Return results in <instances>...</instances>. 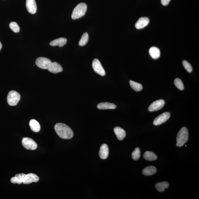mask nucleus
<instances>
[{"label": "nucleus", "mask_w": 199, "mask_h": 199, "mask_svg": "<svg viewBox=\"0 0 199 199\" xmlns=\"http://www.w3.org/2000/svg\"><path fill=\"white\" fill-rule=\"evenodd\" d=\"M52 62L50 59L45 57H39L36 60V64L38 67L42 69H47L51 64Z\"/></svg>", "instance_id": "nucleus-6"}, {"label": "nucleus", "mask_w": 199, "mask_h": 199, "mask_svg": "<svg viewBox=\"0 0 199 199\" xmlns=\"http://www.w3.org/2000/svg\"><path fill=\"white\" fill-rule=\"evenodd\" d=\"M169 187V184L166 182H158L155 185V187L157 190L160 192H163L164 190L167 189Z\"/></svg>", "instance_id": "nucleus-22"}, {"label": "nucleus", "mask_w": 199, "mask_h": 199, "mask_svg": "<svg viewBox=\"0 0 199 199\" xmlns=\"http://www.w3.org/2000/svg\"><path fill=\"white\" fill-rule=\"evenodd\" d=\"M117 107L115 104L108 102L101 103L97 106V108L100 110L115 109Z\"/></svg>", "instance_id": "nucleus-16"}, {"label": "nucleus", "mask_w": 199, "mask_h": 199, "mask_svg": "<svg viewBox=\"0 0 199 199\" xmlns=\"http://www.w3.org/2000/svg\"><path fill=\"white\" fill-rule=\"evenodd\" d=\"M99 155L102 159H106L107 158L109 155V148L107 145L103 144L101 146L99 150Z\"/></svg>", "instance_id": "nucleus-14"}, {"label": "nucleus", "mask_w": 199, "mask_h": 199, "mask_svg": "<svg viewBox=\"0 0 199 199\" xmlns=\"http://www.w3.org/2000/svg\"><path fill=\"white\" fill-rule=\"evenodd\" d=\"M174 83L175 86L179 89L181 90H184V86L181 80L179 78L175 79L174 81Z\"/></svg>", "instance_id": "nucleus-28"}, {"label": "nucleus", "mask_w": 199, "mask_h": 199, "mask_svg": "<svg viewBox=\"0 0 199 199\" xmlns=\"http://www.w3.org/2000/svg\"><path fill=\"white\" fill-rule=\"evenodd\" d=\"M26 175L25 174H18L16 175L15 177H13L11 179V182L13 184H19L23 183V180Z\"/></svg>", "instance_id": "nucleus-17"}, {"label": "nucleus", "mask_w": 199, "mask_h": 199, "mask_svg": "<svg viewBox=\"0 0 199 199\" xmlns=\"http://www.w3.org/2000/svg\"><path fill=\"white\" fill-rule=\"evenodd\" d=\"M182 64H183L184 68H185V69L188 72H189V73H191V72H192V67L191 64L188 61L186 60L183 61V62H182Z\"/></svg>", "instance_id": "nucleus-29"}, {"label": "nucleus", "mask_w": 199, "mask_h": 199, "mask_svg": "<svg viewBox=\"0 0 199 199\" xmlns=\"http://www.w3.org/2000/svg\"><path fill=\"white\" fill-rule=\"evenodd\" d=\"M23 147L26 149L30 150H34L37 149V145L35 141L29 137H23L22 141Z\"/></svg>", "instance_id": "nucleus-5"}, {"label": "nucleus", "mask_w": 199, "mask_h": 199, "mask_svg": "<svg viewBox=\"0 0 199 199\" xmlns=\"http://www.w3.org/2000/svg\"><path fill=\"white\" fill-rule=\"evenodd\" d=\"M189 137V132L187 128L185 127L182 128L177 135L176 145L178 147L183 146L187 142Z\"/></svg>", "instance_id": "nucleus-2"}, {"label": "nucleus", "mask_w": 199, "mask_h": 199, "mask_svg": "<svg viewBox=\"0 0 199 199\" xmlns=\"http://www.w3.org/2000/svg\"><path fill=\"white\" fill-rule=\"evenodd\" d=\"M26 7L28 12L31 14H35L37 12V6L35 0H26Z\"/></svg>", "instance_id": "nucleus-11"}, {"label": "nucleus", "mask_w": 199, "mask_h": 199, "mask_svg": "<svg viewBox=\"0 0 199 199\" xmlns=\"http://www.w3.org/2000/svg\"><path fill=\"white\" fill-rule=\"evenodd\" d=\"M29 125L32 131L35 133H38L40 130V126L39 122L35 119H31L29 122Z\"/></svg>", "instance_id": "nucleus-20"}, {"label": "nucleus", "mask_w": 199, "mask_h": 199, "mask_svg": "<svg viewBox=\"0 0 199 199\" xmlns=\"http://www.w3.org/2000/svg\"><path fill=\"white\" fill-rule=\"evenodd\" d=\"M49 71L53 73H57L63 71L61 65L57 62H52L47 69Z\"/></svg>", "instance_id": "nucleus-12"}, {"label": "nucleus", "mask_w": 199, "mask_h": 199, "mask_svg": "<svg viewBox=\"0 0 199 199\" xmlns=\"http://www.w3.org/2000/svg\"><path fill=\"white\" fill-rule=\"evenodd\" d=\"M149 23V19L147 17H142L138 19L135 24V28L140 29L147 26Z\"/></svg>", "instance_id": "nucleus-13"}, {"label": "nucleus", "mask_w": 199, "mask_h": 199, "mask_svg": "<svg viewBox=\"0 0 199 199\" xmlns=\"http://www.w3.org/2000/svg\"><path fill=\"white\" fill-rule=\"evenodd\" d=\"M2 48V44L0 42V51H1Z\"/></svg>", "instance_id": "nucleus-31"}, {"label": "nucleus", "mask_w": 199, "mask_h": 199, "mask_svg": "<svg viewBox=\"0 0 199 199\" xmlns=\"http://www.w3.org/2000/svg\"><path fill=\"white\" fill-rule=\"evenodd\" d=\"M162 4L164 6H166L169 4L171 0H161Z\"/></svg>", "instance_id": "nucleus-30"}, {"label": "nucleus", "mask_w": 199, "mask_h": 199, "mask_svg": "<svg viewBox=\"0 0 199 199\" xmlns=\"http://www.w3.org/2000/svg\"><path fill=\"white\" fill-rule=\"evenodd\" d=\"M114 131L117 138L119 140H123L126 137V133L125 131L122 128L118 127V126H117L114 128Z\"/></svg>", "instance_id": "nucleus-15"}, {"label": "nucleus", "mask_w": 199, "mask_h": 199, "mask_svg": "<svg viewBox=\"0 0 199 199\" xmlns=\"http://www.w3.org/2000/svg\"><path fill=\"white\" fill-rule=\"evenodd\" d=\"M165 103L163 100H159L152 103L149 106L148 110L151 112L158 111L163 107Z\"/></svg>", "instance_id": "nucleus-9"}, {"label": "nucleus", "mask_w": 199, "mask_h": 199, "mask_svg": "<svg viewBox=\"0 0 199 199\" xmlns=\"http://www.w3.org/2000/svg\"><path fill=\"white\" fill-rule=\"evenodd\" d=\"M54 129L57 135L61 138L70 139L73 136V131L66 124L58 123L55 124Z\"/></svg>", "instance_id": "nucleus-1"}, {"label": "nucleus", "mask_w": 199, "mask_h": 199, "mask_svg": "<svg viewBox=\"0 0 199 199\" xmlns=\"http://www.w3.org/2000/svg\"><path fill=\"white\" fill-rule=\"evenodd\" d=\"M87 6L86 3H81L78 4L74 8L72 14V19L76 20L83 17L87 11Z\"/></svg>", "instance_id": "nucleus-3"}, {"label": "nucleus", "mask_w": 199, "mask_h": 199, "mask_svg": "<svg viewBox=\"0 0 199 199\" xmlns=\"http://www.w3.org/2000/svg\"><path fill=\"white\" fill-rule=\"evenodd\" d=\"M66 42L67 39L66 38L62 37L54 40L50 43V44L52 46H57L59 47H62L66 44Z\"/></svg>", "instance_id": "nucleus-18"}, {"label": "nucleus", "mask_w": 199, "mask_h": 199, "mask_svg": "<svg viewBox=\"0 0 199 199\" xmlns=\"http://www.w3.org/2000/svg\"><path fill=\"white\" fill-rule=\"evenodd\" d=\"M130 84L132 88L136 91H140L142 89V85L139 83L135 82L133 81H130Z\"/></svg>", "instance_id": "nucleus-24"}, {"label": "nucleus", "mask_w": 199, "mask_h": 199, "mask_svg": "<svg viewBox=\"0 0 199 199\" xmlns=\"http://www.w3.org/2000/svg\"><path fill=\"white\" fill-rule=\"evenodd\" d=\"M88 35L87 32H85L81 37V39L79 43L80 46H85L88 42Z\"/></svg>", "instance_id": "nucleus-25"}, {"label": "nucleus", "mask_w": 199, "mask_h": 199, "mask_svg": "<svg viewBox=\"0 0 199 199\" xmlns=\"http://www.w3.org/2000/svg\"><path fill=\"white\" fill-rule=\"evenodd\" d=\"M39 180V177L37 175L33 173H29L26 175L23 183L25 184H28L32 183V182H37Z\"/></svg>", "instance_id": "nucleus-10"}, {"label": "nucleus", "mask_w": 199, "mask_h": 199, "mask_svg": "<svg viewBox=\"0 0 199 199\" xmlns=\"http://www.w3.org/2000/svg\"><path fill=\"white\" fill-rule=\"evenodd\" d=\"M157 169L154 166H149L143 170L142 173L145 175H152L156 173Z\"/></svg>", "instance_id": "nucleus-21"}, {"label": "nucleus", "mask_w": 199, "mask_h": 199, "mask_svg": "<svg viewBox=\"0 0 199 199\" xmlns=\"http://www.w3.org/2000/svg\"><path fill=\"white\" fill-rule=\"evenodd\" d=\"M92 67L96 73L102 76L105 75V71L98 59H95L93 60L92 62Z\"/></svg>", "instance_id": "nucleus-7"}, {"label": "nucleus", "mask_w": 199, "mask_h": 199, "mask_svg": "<svg viewBox=\"0 0 199 199\" xmlns=\"http://www.w3.org/2000/svg\"><path fill=\"white\" fill-rule=\"evenodd\" d=\"M149 53L150 55L154 59H158L160 57V50L156 47H153L150 48Z\"/></svg>", "instance_id": "nucleus-19"}, {"label": "nucleus", "mask_w": 199, "mask_h": 199, "mask_svg": "<svg viewBox=\"0 0 199 199\" xmlns=\"http://www.w3.org/2000/svg\"><path fill=\"white\" fill-rule=\"evenodd\" d=\"M141 151L139 148H135L134 151L132 153V159L134 160H137L140 158Z\"/></svg>", "instance_id": "nucleus-26"}, {"label": "nucleus", "mask_w": 199, "mask_h": 199, "mask_svg": "<svg viewBox=\"0 0 199 199\" xmlns=\"http://www.w3.org/2000/svg\"><path fill=\"white\" fill-rule=\"evenodd\" d=\"M171 116V114L169 112H164L158 116L154 120L153 124L155 126H159L165 122Z\"/></svg>", "instance_id": "nucleus-8"}, {"label": "nucleus", "mask_w": 199, "mask_h": 199, "mask_svg": "<svg viewBox=\"0 0 199 199\" xmlns=\"http://www.w3.org/2000/svg\"><path fill=\"white\" fill-rule=\"evenodd\" d=\"M21 99V95L17 92L12 90L8 93L7 102L10 106H15Z\"/></svg>", "instance_id": "nucleus-4"}, {"label": "nucleus", "mask_w": 199, "mask_h": 199, "mask_svg": "<svg viewBox=\"0 0 199 199\" xmlns=\"http://www.w3.org/2000/svg\"><path fill=\"white\" fill-rule=\"evenodd\" d=\"M9 27L15 33L19 32L20 29L19 25L15 22H12L9 24Z\"/></svg>", "instance_id": "nucleus-27"}, {"label": "nucleus", "mask_w": 199, "mask_h": 199, "mask_svg": "<svg viewBox=\"0 0 199 199\" xmlns=\"http://www.w3.org/2000/svg\"><path fill=\"white\" fill-rule=\"evenodd\" d=\"M144 157L146 160L150 161L156 160L157 159V156L154 153L150 151H146L144 153Z\"/></svg>", "instance_id": "nucleus-23"}]
</instances>
